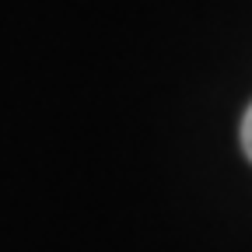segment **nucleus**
Returning <instances> with one entry per match:
<instances>
[{
	"instance_id": "obj_1",
	"label": "nucleus",
	"mask_w": 252,
	"mask_h": 252,
	"mask_svg": "<svg viewBox=\"0 0 252 252\" xmlns=\"http://www.w3.org/2000/svg\"><path fill=\"white\" fill-rule=\"evenodd\" d=\"M238 140H242V151H245V158L252 161V105L245 109V116H242V130H238Z\"/></svg>"
}]
</instances>
